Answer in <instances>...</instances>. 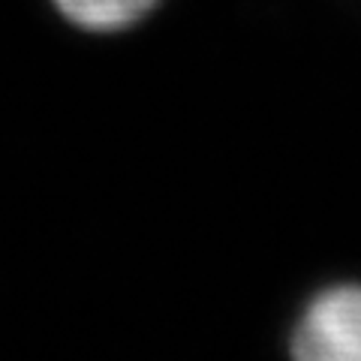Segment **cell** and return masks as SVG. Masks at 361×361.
I'll list each match as a JSON object with an SVG mask.
<instances>
[{
	"label": "cell",
	"instance_id": "obj_2",
	"mask_svg": "<svg viewBox=\"0 0 361 361\" xmlns=\"http://www.w3.org/2000/svg\"><path fill=\"white\" fill-rule=\"evenodd\" d=\"M166 0H49L54 16L85 37H121L142 27Z\"/></svg>",
	"mask_w": 361,
	"mask_h": 361
},
{
	"label": "cell",
	"instance_id": "obj_1",
	"mask_svg": "<svg viewBox=\"0 0 361 361\" xmlns=\"http://www.w3.org/2000/svg\"><path fill=\"white\" fill-rule=\"evenodd\" d=\"M286 358L361 361V277H329L301 298L286 331Z\"/></svg>",
	"mask_w": 361,
	"mask_h": 361
}]
</instances>
